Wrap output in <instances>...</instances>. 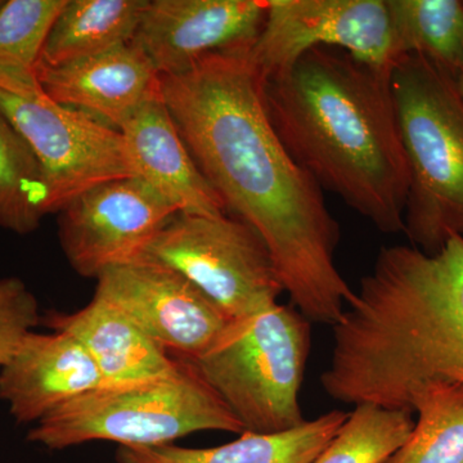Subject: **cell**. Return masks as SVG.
<instances>
[{"mask_svg":"<svg viewBox=\"0 0 463 463\" xmlns=\"http://www.w3.org/2000/svg\"><path fill=\"white\" fill-rule=\"evenodd\" d=\"M102 385L90 353L62 331L30 332L0 368V401L18 423H38L61 405Z\"/></svg>","mask_w":463,"mask_h":463,"instance_id":"13","label":"cell"},{"mask_svg":"<svg viewBox=\"0 0 463 463\" xmlns=\"http://www.w3.org/2000/svg\"><path fill=\"white\" fill-rule=\"evenodd\" d=\"M47 214V187L38 160L0 111V230L30 234Z\"/></svg>","mask_w":463,"mask_h":463,"instance_id":"21","label":"cell"},{"mask_svg":"<svg viewBox=\"0 0 463 463\" xmlns=\"http://www.w3.org/2000/svg\"><path fill=\"white\" fill-rule=\"evenodd\" d=\"M199 431L242 434V425L191 362L156 379L102 385L61 405L27 434L30 443L63 450L90 441L157 447Z\"/></svg>","mask_w":463,"mask_h":463,"instance_id":"5","label":"cell"},{"mask_svg":"<svg viewBox=\"0 0 463 463\" xmlns=\"http://www.w3.org/2000/svg\"><path fill=\"white\" fill-rule=\"evenodd\" d=\"M67 0H8L0 7V63L36 69Z\"/></svg>","mask_w":463,"mask_h":463,"instance_id":"23","label":"cell"},{"mask_svg":"<svg viewBox=\"0 0 463 463\" xmlns=\"http://www.w3.org/2000/svg\"><path fill=\"white\" fill-rule=\"evenodd\" d=\"M268 0H147L133 44L160 76L181 75L203 58L249 47Z\"/></svg>","mask_w":463,"mask_h":463,"instance_id":"12","label":"cell"},{"mask_svg":"<svg viewBox=\"0 0 463 463\" xmlns=\"http://www.w3.org/2000/svg\"><path fill=\"white\" fill-rule=\"evenodd\" d=\"M250 47L160 76L161 96L225 210L267 243L295 307L310 322L335 326L354 295L335 264L339 223L321 185L277 136Z\"/></svg>","mask_w":463,"mask_h":463,"instance_id":"1","label":"cell"},{"mask_svg":"<svg viewBox=\"0 0 463 463\" xmlns=\"http://www.w3.org/2000/svg\"><path fill=\"white\" fill-rule=\"evenodd\" d=\"M346 307L321 376L335 401L412 412L425 386L463 383V237L381 250Z\"/></svg>","mask_w":463,"mask_h":463,"instance_id":"2","label":"cell"},{"mask_svg":"<svg viewBox=\"0 0 463 463\" xmlns=\"http://www.w3.org/2000/svg\"><path fill=\"white\" fill-rule=\"evenodd\" d=\"M142 255L165 264L231 317L279 303L285 288L267 243L236 216L174 215Z\"/></svg>","mask_w":463,"mask_h":463,"instance_id":"8","label":"cell"},{"mask_svg":"<svg viewBox=\"0 0 463 463\" xmlns=\"http://www.w3.org/2000/svg\"><path fill=\"white\" fill-rule=\"evenodd\" d=\"M316 48L392 70L398 58L386 0H268L263 26L249 50L261 83Z\"/></svg>","mask_w":463,"mask_h":463,"instance_id":"9","label":"cell"},{"mask_svg":"<svg viewBox=\"0 0 463 463\" xmlns=\"http://www.w3.org/2000/svg\"><path fill=\"white\" fill-rule=\"evenodd\" d=\"M412 412L419 414L413 430L388 463H463V383L425 386Z\"/></svg>","mask_w":463,"mask_h":463,"instance_id":"20","label":"cell"},{"mask_svg":"<svg viewBox=\"0 0 463 463\" xmlns=\"http://www.w3.org/2000/svg\"><path fill=\"white\" fill-rule=\"evenodd\" d=\"M412 412L355 405L336 437L310 463H388L414 428Z\"/></svg>","mask_w":463,"mask_h":463,"instance_id":"22","label":"cell"},{"mask_svg":"<svg viewBox=\"0 0 463 463\" xmlns=\"http://www.w3.org/2000/svg\"><path fill=\"white\" fill-rule=\"evenodd\" d=\"M349 413L332 411L279 434L245 431L213 448L118 447V463H310L336 437Z\"/></svg>","mask_w":463,"mask_h":463,"instance_id":"17","label":"cell"},{"mask_svg":"<svg viewBox=\"0 0 463 463\" xmlns=\"http://www.w3.org/2000/svg\"><path fill=\"white\" fill-rule=\"evenodd\" d=\"M42 323L74 336L93 358L105 385L156 379L181 364L129 317L96 297L78 312L47 313Z\"/></svg>","mask_w":463,"mask_h":463,"instance_id":"16","label":"cell"},{"mask_svg":"<svg viewBox=\"0 0 463 463\" xmlns=\"http://www.w3.org/2000/svg\"><path fill=\"white\" fill-rule=\"evenodd\" d=\"M94 297L111 304L176 359L205 354L232 318L181 273L146 255L96 279Z\"/></svg>","mask_w":463,"mask_h":463,"instance_id":"10","label":"cell"},{"mask_svg":"<svg viewBox=\"0 0 463 463\" xmlns=\"http://www.w3.org/2000/svg\"><path fill=\"white\" fill-rule=\"evenodd\" d=\"M294 307L274 306L232 319L214 345L191 362L243 430L279 434L307 421L301 383L312 326Z\"/></svg>","mask_w":463,"mask_h":463,"instance_id":"6","label":"cell"},{"mask_svg":"<svg viewBox=\"0 0 463 463\" xmlns=\"http://www.w3.org/2000/svg\"><path fill=\"white\" fill-rule=\"evenodd\" d=\"M455 81L457 85V90H458L459 97H461V99L463 100V63Z\"/></svg>","mask_w":463,"mask_h":463,"instance_id":"25","label":"cell"},{"mask_svg":"<svg viewBox=\"0 0 463 463\" xmlns=\"http://www.w3.org/2000/svg\"><path fill=\"white\" fill-rule=\"evenodd\" d=\"M35 72L52 99L118 130L161 93L160 75L133 43L66 65H38Z\"/></svg>","mask_w":463,"mask_h":463,"instance_id":"14","label":"cell"},{"mask_svg":"<svg viewBox=\"0 0 463 463\" xmlns=\"http://www.w3.org/2000/svg\"><path fill=\"white\" fill-rule=\"evenodd\" d=\"M137 176L182 214H225L223 201L200 172L161 93L120 128Z\"/></svg>","mask_w":463,"mask_h":463,"instance_id":"15","label":"cell"},{"mask_svg":"<svg viewBox=\"0 0 463 463\" xmlns=\"http://www.w3.org/2000/svg\"><path fill=\"white\" fill-rule=\"evenodd\" d=\"M42 319L38 300L23 279H0V368L16 354L21 343Z\"/></svg>","mask_w":463,"mask_h":463,"instance_id":"24","label":"cell"},{"mask_svg":"<svg viewBox=\"0 0 463 463\" xmlns=\"http://www.w3.org/2000/svg\"><path fill=\"white\" fill-rule=\"evenodd\" d=\"M398 61L420 56L457 78L463 63V2L386 0Z\"/></svg>","mask_w":463,"mask_h":463,"instance_id":"19","label":"cell"},{"mask_svg":"<svg viewBox=\"0 0 463 463\" xmlns=\"http://www.w3.org/2000/svg\"><path fill=\"white\" fill-rule=\"evenodd\" d=\"M178 213L139 176L115 179L84 192L58 214V239L72 269L97 279L141 257Z\"/></svg>","mask_w":463,"mask_h":463,"instance_id":"11","label":"cell"},{"mask_svg":"<svg viewBox=\"0 0 463 463\" xmlns=\"http://www.w3.org/2000/svg\"><path fill=\"white\" fill-rule=\"evenodd\" d=\"M392 90L410 170L404 232L437 254L463 237V100L455 79L420 56L392 66Z\"/></svg>","mask_w":463,"mask_h":463,"instance_id":"4","label":"cell"},{"mask_svg":"<svg viewBox=\"0 0 463 463\" xmlns=\"http://www.w3.org/2000/svg\"><path fill=\"white\" fill-rule=\"evenodd\" d=\"M0 111L41 165L47 214L103 183L137 176L120 130L52 99L33 69L0 63Z\"/></svg>","mask_w":463,"mask_h":463,"instance_id":"7","label":"cell"},{"mask_svg":"<svg viewBox=\"0 0 463 463\" xmlns=\"http://www.w3.org/2000/svg\"><path fill=\"white\" fill-rule=\"evenodd\" d=\"M147 0H67L43 48V66H61L132 43Z\"/></svg>","mask_w":463,"mask_h":463,"instance_id":"18","label":"cell"},{"mask_svg":"<svg viewBox=\"0 0 463 463\" xmlns=\"http://www.w3.org/2000/svg\"><path fill=\"white\" fill-rule=\"evenodd\" d=\"M3 3H5V2H2V0H0V7H2Z\"/></svg>","mask_w":463,"mask_h":463,"instance_id":"26","label":"cell"},{"mask_svg":"<svg viewBox=\"0 0 463 463\" xmlns=\"http://www.w3.org/2000/svg\"><path fill=\"white\" fill-rule=\"evenodd\" d=\"M268 118L289 156L380 232H404L410 188L392 70L316 48L261 83Z\"/></svg>","mask_w":463,"mask_h":463,"instance_id":"3","label":"cell"}]
</instances>
